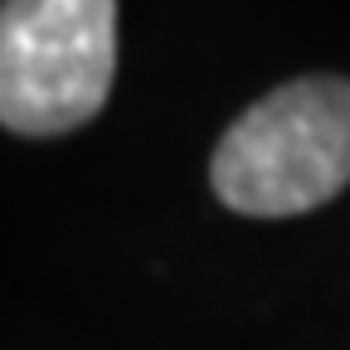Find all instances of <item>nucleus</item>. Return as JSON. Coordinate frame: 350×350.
<instances>
[{"label":"nucleus","instance_id":"1","mask_svg":"<svg viewBox=\"0 0 350 350\" xmlns=\"http://www.w3.org/2000/svg\"><path fill=\"white\" fill-rule=\"evenodd\" d=\"M214 195L234 214L287 219L350 185V78H297L258 98L214 146Z\"/></svg>","mask_w":350,"mask_h":350},{"label":"nucleus","instance_id":"2","mask_svg":"<svg viewBox=\"0 0 350 350\" xmlns=\"http://www.w3.org/2000/svg\"><path fill=\"white\" fill-rule=\"evenodd\" d=\"M117 68L112 0H10L0 5V126L64 137L93 122Z\"/></svg>","mask_w":350,"mask_h":350}]
</instances>
